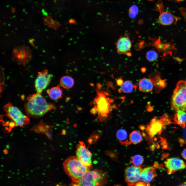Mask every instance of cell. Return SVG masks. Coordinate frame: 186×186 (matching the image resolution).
Segmentation results:
<instances>
[{
	"instance_id": "cell-1",
	"label": "cell",
	"mask_w": 186,
	"mask_h": 186,
	"mask_svg": "<svg viewBox=\"0 0 186 186\" xmlns=\"http://www.w3.org/2000/svg\"><path fill=\"white\" fill-rule=\"evenodd\" d=\"M25 109L27 114L33 117H41L51 110L56 109L53 104L47 102L41 94L29 95L26 99Z\"/></svg>"
},
{
	"instance_id": "cell-2",
	"label": "cell",
	"mask_w": 186,
	"mask_h": 186,
	"mask_svg": "<svg viewBox=\"0 0 186 186\" xmlns=\"http://www.w3.org/2000/svg\"><path fill=\"white\" fill-rule=\"evenodd\" d=\"M97 94L92 103L94 106L90 112L93 115L98 114L97 118L101 121L105 120L112 110V108L116 107L111 106L113 100L109 97L108 92L104 90H96Z\"/></svg>"
},
{
	"instance_id": "cell-3",
	"label": "cell",
	"mask_w": 186,
	"mask_h": 186,
	"mask_svg": "<svg viewBox=\"0 0 186 186\" xmlns=\"http://www.w3.org/2000/svg\"><path fill=\"white\" fill-rule=\"evenodd\" d=\"M63 167L65 172L75 183L88 171L89 167L83 164L75 156L70 157L64 161Z\"/></svg>"
},
{
	"instance_id": "cell-4",
	"label": "cell",
	"mask_w": 186,
	"mask_h": 186,
	"mask_svg": "<svg viewBox=\"0 0 186 186\" xmlns=\"http://www.w3.org/2000/svg\"><path fill=\"white\" fill-rule=\"evenodd\" d=\"M107 181L105 172L99 169L90 170L77 182L72 184L74 186H104Z\"/></svg>"
},
{
	"instance_id": "cell-5",
	"label": "cell",
	"mask_w": 186,
	"mask_h": 186,
	"mask_svg": "<svg viewBox=\"0 0 186 186\" xmlns=\"http://www.w3.org/2000/svg\"><path fill=\"white\" fill-rule=\"evenodd\" d=\"M171 105L176 111H186V81L181 80L177 83L172 97Z\"/></svg>"
},
{
	"instance_id": "cell-6",
	"label": "cell",
	"mask_w": 186,
	"mask_h": 186,
	"mask_svg": "<svg viewBox=\"0 0 186 186\" xmlns=\"http://www.w3.org/2000/svg\"><path fill=\"white\" fill-rule=\"evenodd\" d=\"M5 115L11 120L17 126H23L29 123V119L17 107L10 102L5 105L3 108Z\"/></svg>"
},
{
	"instance_id": "cell-7",
	"label": "cell",
	"mask_w": 186,
	"mask_h": 186,
	"mask_svg": "<svg viewBox=\"0 0 186 186\" xmlns=\"http://www.w3.org/2000/svg\"><path fill=\"white\" fill-rule=\"evenodd\" d=\"M32 57L31 51L27 47L19 46L14 48L13 50L12 60L19 64L25 66Z\"/></svg>"
},
{
	"instance_id": "cell-8",
	"label": "cell",
	"mask_w": 186,
	"mask_h": 186,
	"mask_svg": "<svg viewBox=\"0 0 186 186\" xmlns=\"http://www.w3.org/2000/svg\"><path fill=\"white\" fill-rule=\"evenodd\" d=\"M76 154V157L83 164L89 167H91L92 154L83 142H79L77 145Z\"/></svg>"
},
{
	"instance_id": "cell-9",
	"label": "cell",
	"mask_w": 186,
	"mask_h": 186,
	"mask_svg": "<svg viewBox=\"0 0 186 186\" xmlns=\"http://www.w3.org/2000/svg\"><path fill=\"white\" fill-rule=\"evenodd\" d=\"M142 169L141 166H131L126 168L125 171V180L129 186H134L139 181Z\"/></svg>"
},
{
	"instance_id": "cell-10",
	"label": "cell",
	"mask_w": 186,
	"mask_h": 186,
	"mask_svg": "<svg viewBox=\"0 0 186 186\" xmlns=\"http://www.w3.org/2000/svg\"><path fill=\"white\" fill-rule=\"evenodd\" d=\"M51 77L48 70L46 69L42 72L38 73L35 84L37 93H42L51 81Z\"/></svg>"
},
{
	"instance_id": "cell-11",
	"label": "cell",
	"mask_w": 186,
	"mask_h": 186,
	"mask_svg": "<svg viewBox=\"0 0 186 186\" xmlns=\"http://www.w3.org/2000/svg\"><path fill=\"white\" fill-rule=\"evenodd\" d=\"M168 174L186 168V164L182 160L177 158H168L164 162Z\"/></svg>"
},
{
	"instance_id": "cell-12",
	"label": "cell",
	"mask_w": 186,
	"mask_h": 186,
	"mask_svg": "<svg viewBox=\"0 0 186 186\" xmlns=\"http://www.w3.org/2000/svg\"><path fill=\"white\" fill-rule=\"evenodd\" d=\"M165 118L164 116L159 119L153 118L151 120L150 124L147 126L146 130L150 137L153 138L161 132L163 126V120Z\"/></svg>"
},
{
	"instance_id": "cell-13",
	"label": "cell",
	"mask_w": 186,
	"mask_h": 186,
	"mask_svg": "<svg viewBox=\"0 0 186 186\" xmlns=\"http://www.w3.org/2000/svg\"><path fill=\"white\" fill-rule=\"evenodd\" d=\"M157 175L155 168L148 166L143 169L141 171L139 181L149 184L154 179Z\"/></svg>"
},
{
	"instance_id": "cell-14",
	"label": "cell",
	"mask_w": 186,
	"mask_h": 186,
	"mask_svg": "<svg viewBox=\"0 0 186 186\" xmlns=\"http://www.w3.org/2000/svg\"><path fill=\"white\" fill-rule=\"evenodd\" d=\"M116 47L118 53L127 54L130 50L131 42L128 36L120 37L116 43Z\"/></svg>"
},
{
	"instance_id": "cell-15",
	"label": "cell",
	"mask_w": 186,
	"mask_h": 186,
	"mask_svg": "<svg viewBox=\"0 0 186 186\" xmlns=\"http://www.w3.org/2000/svg\"><path fill=\"white\" fill-rule=\"evenodd\" d=\"M158 21L161 24L164 26L171 25L178 20L177 17L171 12L162 11L160 12Z\"/></svg>"
},
{
	"instance_id": "cell-16",
	"label": "cell",
	"mask_w": 186,
	"mask_h": 186,
	"mask_svg": "<svg viewBox=\"0 0 186 186\" xmlns=\"http://www.w3.org/2000/svg\"><path fill=\"white\" fill-rule=\"evenodd\" d=\"M153 85L150 79L144 78L139 80V89L143 92H148L151 91L152 90Z\"/></svg>"
},
{
	"instance_id": "cell-17",
	"label": "cell",
	"mask_w": 186,
	"mask_h": 186,
	"mask_svg": "<svg viewBox=\"0 0 186 186\" xmlns=\"http://www.w3.org/2000/svg\"><path fill=\"white\" fill-rule=\"evenodd\" d=\"M47 91L49 97L53 100H57L62 97V90L59 86L52 87Z\"/></svg>"
},
{
	"instance_id": "cell-18",
	"label": "cell",
	"mask_w": 186,
	"mask_h": 186,
	"mask_svg": "<svg viewBox=\"0 0 186 186\" xmlns=\"http://www.w3.org/2000/svg\"><path fill=\"white\" fill-rule=\"evenodd\" d=\"M117 137L120 142L122 145H129L131 143L129 141L127 138V134L126 131L123 129H120L117 132Z\"/></svg>"
},
{
	"instance_id": "cell-19",
	"label": "cell",
	"mask_w": 186,
	"mask_h": 186,
	"mask_svg": "<svg viewBox=\"0 0 186 186\" xmlns=\"http://www.w3.org/2000/svg\"><path fill=\"white\" fill-rule=\"evenodd\" d=\"M174 119L178 124L184 126L186 123V112L180 110H176Z\"/></svg>"
},
{
	"instance_id": "cell-20",
	"label": "cell",
	"mask_w": 186,
	"mask_h": 186,
	"mask_svg": "<svg viewBox=\"0 0 186 186\" xmlns=\"http://www.w3.org/2000/svg\"><path fill=\"white\" fill-rule=\"evenodd\" d=\"M60 83L64 88L69 89L73 86L74 84V80L71 77L68 76H65L60 79Z\"/></svg>"
},
{
	"instance_id": "cell-21",
	"label": "cell",
	"mask_w": 186,
	"mask_h": 186,
	"mask_svg": "<svg viewBox=\"0 0 186 186\" xmlns=\"http://www.w3.org/2000/svg\"><path fill=\"white\" fill-rule=\"evenodd\" d=\"M129 139L131 143L137 144L142 141V135L140 131L137 130H134L130 134Z\"/></svg>"
},
{
	"instance_id": "cell-22",
	"label": "cell",
	"mask_w": 186,
	"mask_h": 186,
	"mask_svg": "<svg viewBox=\"0 0 186 186\" xmlns=\"http://www.w3.org/2000/svg\"><path fill=\"white\" fill-rule=\"evenodd\" d=\"M134 86L133 83L129 80L125 81L121 86V89L123 92L129 93L131 92Z\"/></svg>"
},
{
	"instance_id": "cell-23",
	"label": "cell",
	"mask_w": 186,
	"mask_h": 186,
	"mask_svg": "<svg viewBox=\"0 0 186 186\" xmlns=\"http://www.w3.org/2000/svg\"><path fill=\"white\" fill-rule=\"evenodd\" d=\"M144 159L143 157L140 155H136L133 156L131 159V163L134 166H141L143 163Z\"/></svg>"
},
{
	"instance_id": "cell-24",
	"label": "cell",
	"mask_w": 186,
	"mask_h": 186,
	"mask_svg": "<svg viewBox=\"0 0 186 186\" xmlns=\"http://www.w3.org/2000/svg\"><path fill=\"white\" fill-rule=\"evenodd\" d=\"M158 55L157 52L154 50H150L148 51L146 54L147 59L150 61H153L158 58Z\"/></svg>"
},
{
	"instance_id": "cell-25",
	"label": "cell",
	"mask_w": 186,
	"mask_h": 186,
	"mask_svg": "<svg viewBox=\"0 0 186 186\" xmlns=\"http://www.w3.org/2000/svg\"><path fill=\"white\" fill-rule=\"evenodd\" d=\"M44 22L45 25L51 28H54L57 24V23L50 16L44 18Z\"/></svg>"
},
{
	"instance_id": "cell-26",
	"label": "cell",
	"mask_w": 186,
	"mask_h": 186,
	"mask_svg": "<svg viewBox=\"0 0 186 186\" xmlns=\"http://www.w3.org/2000/svg\"><path fill=\"white\" fill-rule=\"evenodd\" d=\"M138 9L137 6L134 5L131 7L129 10V15L132 18H134L138 13Z\"/></svg>"
},
{
	"instance_id": "cell-27",
	"label": "cell",
	"mask_w": 186,
	"mask_h": 186,
	"mask_svg": "<svg viewBox=\"0 0 186 186\" xmlns=\"http://www.w3.org/2000/svg\"><path fill=\"white\" fill-rule=\"evenodd\" d=\"M134 185V186H148L147 184L141 181H139L136 183Z\"/></svg>"
},
{
	"instance_id": "cell-28",
	"label": "cell",
	"mask_w": 186,
	"mask_h": 186,
	"mask_svg": "<svg viewBox=\"0 0 186 186\" xmlns=\"http://www.w3.org/2000/svg\"><path fill=\"white\" fill-rule=\"evenodd\" d=\"M116 82L118 86H121L123 83L121 78L118 79L116 80Z\"/></svg>"
},
{
	"instance_id": "cell-29",
	"label": "cell",
	"mask_w": 186,
	"mask_h": 186,
	"mask_svg": "<svg viewBox=\"0 0 186 186\" xmlns=\"http://www.w3.org/2000/svg\"><path fill=\"white\" fill-rule=\"evenodd\" d=\"M182 155L183 158L186 160V149H184L182 151Z\"/></svg>"
},
{
	"instance_id": "cell-30",
	"label": "cell",
	"mask_w": 186,
	"mask_h": 186,
	"mask_svg": "<svg viewBox=\"0 0 186 186\" xmlns=\"http://www.w3.org/2000/svg\"><path fill=\"white\" fill-rule=\"evenodd\" d=\"M146 71V68L144 67L142 68L141 69V71L143 73H144Z\"/></svg>"
},
{
	"instance_id": "cell-31",
	"label": "cell",
	"mask_w": 186,
	"mask_h": 186,
	"mask_svg": "<svg viewBox=\"0 0 186 186\" xmlns=\"http://www.w3.org/2000/svg\"><path fill=\"white\" fill-rule=\"evenodd\" d=\"M29 42L32 46H34V44L33 39H31L29 41Z\"/></svg>"
},
{
	"instance_id": "cell-32",
	"label": "cell",
	"mask_w": 186,
	"mask_h": 186,
	"mask_svg": "<svg viewBox=\"0 0 186 186\" xmlns=\"http://www.w3.org/2000/svg\"><path fill=\"white\" fill-rule=\"evenodd\" d=\"M179 186H186V182L180 184Z\"/></svg>"
},
{
	"instance_id": "cell-33",
	"label": "cell",
	"mask_w": 186,
	"mask_h": 186,
	"mask_svg": "<svg viewBox=\"0 0 186 186\" xmlns=\"http://www.w3.org/2000/svg\"><path fill=\"white\" fill-rule=\"evenodd\" d=\"M183 0H176V1H177V2L181 1H183Z\"/></svg>"
},
{
	"instance_id": "cell-34",
	"label": "cell",
	"mask_w": 186,
	"mask_h": 186,
	"mask_svg": "<svg viewBox=\"0 0 186 186\" xmlns=\"http://www.w3.org/2000/svg\"><path fill=\"white\" fill-rule=\"evenodd\" d=\"M148 0V1H153L154 0Z\"/></svg>"
},
{
	"instance_id": "cell-35",
	"label": "cell",
	"mask_w": 186,
	"mask_h": 186,
	"mask_svg": "<svg viewBox=\"0 0 186 186\" xmlns=\"http://www.w3.org/2000/svg\"><path fill=\"white\" fill-rule=\"evenodd\" d=\"M74 186L72 185V184H71V186Z\"/></svg>"
},
{
	"instance_id": "cell-36",
	"label": "cell",
	"mask_w": 186,
	"mask_h": 186,
	"mask_svg": "<svg viewBox=\"0 0 186 186\" xmlns=\"http://www.w3.org/2000/svg\"></svg>"
}]
</instances>
